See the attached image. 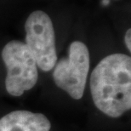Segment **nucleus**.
<instances>
[{"instance_id": "7", "label": "nucleus", "mask_w": 131, "mask_h": 131, "mask_svg": "<svg viewBox=\"0 0 131 131\" xmlns=\"http://www.w3.org/2000/svg\"><path fill=\"white\" fill-rule=\"evenodd\" d=\"M108 3H109V1H108V0H105V1H104V4H108Z\"/></svg>"}, {"instance_id": "4", "label": "nucleus", "mask_w": 131, "mask_h": 131, "mask_svg": "<svg viewBox=\"0 0 131 131\" xmlns=\"http://www.w3.org/2000/svg\"><path fill=\"white\" fill-rule=\"evenodd\" d=\"M25 31V43L35 59L38 67L43 72L52 70L58 57L50 17L42 10L31 13L26 20Z\"/></svg>"}, {"instance_id": "6", "label": "nucleus", "mask_w": 131, "mask_h": 131, "mask_svg": "<svg viewBox=\"0 0 131 131\" xmlns=\"http://www.w3.org/2000/svg\"><path fill=\"white\" fill-rule=\"evenodd\" d=\"M130 38H131V29H128V31L125 33L124 37V41L125 44H126L127 49H129V51H131V43H130Z\"/></svg>"}, {"instance_id": "1", "label": "nucleus", "mask_w": 131, "mask_h": 131, "mask_svg": "<svg viewBox=\"0 0 131 131\" xmlns=\"http://www.w3.org/2000/svg\"><path fill=\"white\" fill-rule=\"evenodd\" d=\"M95 106L111 117H119L131 107V58L124 54L106 56L90 77Z\"/></svg>"}, {"instance_id": "3", "label": "nucleus", "mask_w": 131, "mask_h": 131, "mask_svg": "<svg viewBox=\"0 0 131 131\" xmlns=\"http://www.w3.org/2000/svg\"><path fill=\"white\" fill-rule=\"evenodd\" d=\"M90 70V53L83 42L70 44L67 58H62L54 67L53 78L56 84L71 97L79 100L84 93Z\"/></svg>"}, {"instance_id": "5", "label": "nucleus", "mask_w": 131, "mask_h": 131, "mask_svg": "<svg viewBox=\"0 0 131 131\" xmlns=\"http://www.w3.org/2000/svg\"><path fill=\"white\" fill-rule=\"evenodd\" d=\"M0 131H51V124L43 114L20 110L0 119Z\"/></svg>"}, {"instance_id": "2", "label": "nucleus", "mask_w": 131, "mask_h": 131, "mask_svg": "<svg viewBox=\"0 0 131 131\" xmlns=\"http://www.w3.org/2000/svg\"><path fill=\"white\" fill-rule=\"evenodd\" d=\"M2 58L7 68L5 88L10 95L18 97L36 85L38 66L25 43L9 42L3 49Z\"/></svg>"}]
</instances>
